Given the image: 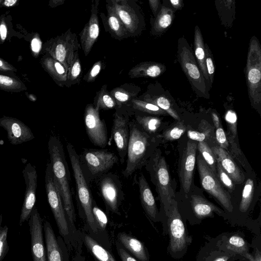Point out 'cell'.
<instances>
[{"instance_id":"6da1fadb","label":"cell","mask_w":261,"mask_h":261,"mask_svg":"<svg viewBox=\"0 0 261 261\" xmlns=\"http://www.w3.org/2000/svg\"><path fill=\"white\" fill-rule=\"evenodd\" d=\"M48 150L53 172L58 184L62 199L64 210L69 225L76 233L74 225L76 215L72 200L69 182L70 174L65 158L63 145L56 136H51L48 141Z\"/></svg>"},{"instance_id":"7a4b0ae2","label":"cell","mask_w":261,"mask_h":261,"mask_svg":"<svg viewBox=\"0 0 261 261\" xmlns=\"http://www.w3.org/2000/svg\"><path fill=\"white\" fill-rule=\"evenodd\" d=\"M129 129L126 164L122 171L123 175L126 178L146 163L152 146V139L134 119L129 121Z\"/></svg>"},{"instance_id":"3957f363","label":"cell","mask_w":261,"mask_h":261,"mask_svg":"<svg viewBox=\"0 0 261 261\" xmlns=\"http://www.w3.org/2000/svg\"><path fill=\"white\" fill-rule=\"evenodd\" d=\"M66 147L75 181L79 205L90 229L93 232L97 233L98 229L92 211L94 199L82 169L79 155L71 144L67 143Z\"/></svg>"},{"instance_id":"277c9868","label":"cell","mask_w":261,"mask_h":261,"mask_svg":"<svg viewBox=\"0 0 261 261\" xmlns=\"http://www.w3.org/2000/svg\"><path fill=\"white\" fill-rule=\"evenodd\" d=\"M45 187L48 204L55 219L60 236L65 244L71 242L72 231L66 216L58 184L51 164L48 163L45 172Z\"/></svg>"},{"instance_id":"5b68a950","label":"cell","mask_w":261,"mask_h":261,"mask_svg":"<svg viewBox=\"0 0 261 261\" xmlns=\"http://www.w3.org/2000/svg\"><path fill=\"white\" fill-rule=\"evenodd\" d=\"M249 98L252 106L259 108L261 103V48L258 39L252 36L249 42L245 68Z\"/></svg>"},{"instance_id":"8992f818","label":"cell","mask_w":261,"mask_h":261,"mask_svg":"<svg viewBox=\"0 0 261 261\" xmlns=\"http://www.w3.org/2000/svg\"><path fill=\"white\" fill-rule=\"evenodd\" d=\"M177 57L182 71L199 97L208 98L209 89L197 64L191 47L184 37L178 40Z\"/></svg>"},{"instance_id":"52a82bcc","label":"cell","mask_w":261,"mask_h":261,"mask_svg":"<svg viewBox=\"0 0 261 261\" xmlns=\"http://www.w3.org/2000/svg\"><path fill=\"white\" fill-rule=\"evenodd\" d=\"M152 182L155 185L159 199L167 215L174 194L171 186L170 175L164 156L154 154L146 163Z\"/></svg>"},{"instance_id":"ba28073f","label":"cell","mask_w":261,"mask_h":261,"mask_svg":"<svg viewBox=\"0 0 261 261\" xmlns=\"http://www.w3.org/2000/svg\"><path fill=\"white\" fill-rule=\"evenodd\" d=\"M79 156L87 180L100 177L119 161L118 158L114 152L106 150L86 149Z\"/></svg>"},{"instance_id":"9c48e42d","label":"cell","mask_w":261,"mask_h":261,"mask_svg":"<svg viewBox=\"0 0 261 261\" xmlns=\"http://www.w3.org/2000/svg\"><path fill=\"white\" fill-rule=\"evenodd\" d=\"M80 48L81 46L77 36L71 29L48 40L44 44L46 54L61 63L67 70Z\"/></svg>"},{"instance_id":"30bf717a","label":"cell","mask_w":261,"mask_h":261,"mask_svg":"<svg viewBox=\"0 0 261 261\" xmlns=\"http://www.w3.org/2000/svg\"><path fill=\"white\" fill-rule=\"evenodd\" d=\"M125 28L129 37L140 34L144 28V18L141 8L134 0H107Z\"/></svg>"},{"instance_id":"8fae6325","label":"cell","mask_w":261,"mask_h":261,"mask_svg":"<svg viewBox=\"0 0 261 261\" xmlns=\"http://www.w3.org/2000/svg\"><path fill=\"white\" fill-rule=\"evenodd\" d=\"M168 216L169 250L172 255L183 253L192 241L178 211L175 200H172Z\"/></svg>"},{"instance_id":"7c38bea8","label":"cell","mask_w":261,"mask_h":261,"mask_svg":"<svg viewBox=\"0 0 261 261\" xmlns=\"http://www.w3.org/2000/svg\"><path fill=\"white\" fill-rule=\"evenodd\" d=\"M197 166L202 188L227 211L231 212L233 206L229 193L221 186L217 176L209 168L200 155L197 157Z\"/></svg>"},{"instance_id":"4fadbf2b","label":"cell","mask_w":261,"mask_h":261,"mask_svg":"<svg viewBox=\"0 0 261 261\" xmlns=\"http://www.w3.org/2000/svg\"><path fill=\"white\" fill-rule=\"evenodd\" d=\"M98 187L108 208L119 214V206L123 199V193L118 176L112 173L103 174L99 177Z\"/></svg>"},{"instance_id":"5bb4252c","label":"cell","mask_w":261,"mask_h":261,"mask_svg":"<svg viewBox=\"0 0 261 261\" xmlns=\"http://www.w3.org/2000/svg\"><path fill=\"white\" fill-rule=\"evenodd\" d=\"M84 121L87 134L91 142L101 148L108 143L106 126L99 116V110L93 104L87 105L84 112Z\"/></svg>"},{"instance_id":"9a60e30c","label":"cell","mask_w":261,"mask_h":261,"mask_svg":"<svg viewBox=\"0 0 261 261\" xmlns=\"http://www.w3.org/2000/svg\"><path fill=\"white\" fill-rule=\"evenodd\" d=\"M22 174L25 185V191L20 215V226L29 220L35 207L38 179L35 167L30 163H28L22 170Z\"/></svg>"},{"instance_id":"2e32d148","label":"cell","mask_w":261,"mask_h":261,"mask_svg":"<svg viewBox=\"0 0 261 261\" xmlns=\"http://www.w3.org/2000/svg\"><path fill=\"white\" fill-rule=\"evenodd\" d=\"M110 141L114 142L120 162L123 164L127 155L129 137V114L117 111L114 114Z\"/></svg>"},{"instance_id":"e0dca14e","label":"cell","mask_w":261,"mask_h":261,"mask_svg":"<svg viewBox=\"0 0 261 261\" xmlns=\"http://www.w3.org/2000/svg\"><path fill=\"white\" fill-rule=\"evenodd\" d=\"M28 221L33 260L46 261V248L43 236V220L36 207L33 210Z\"/></svg>"},{"instance_id":"ac0fdd59","label":"cell","mask_w":261,"mask_h":261,"mask_svg":"<svg viewBox=\"0 0 261 261\" xmlns=\"http://www.w3.org/2000/svg\"><path fill=\"white\" fill-rule=\"evenodd\" d=\"M99 0L92 1L90 18L79 34L80 43L85 56L90 53L99 35Z\"/></svg>"},{"instance_id":"d6986e66","label":"cell","mask_w":261,"mask_h":261,"mask_svg":"<svg viewBox=\"0 0 261 261\" xmlns=\"http://www.w3.org/2000/svg\"><path fill=\"white\" fill-rule=\"evenodd\" d=\"M46 261H69L68 250L61 236L56 237L50 223L43 224Z\"/></svg>"},{"instance_id":"ffe728a7","label":"cell","mask_w":261,"mask_h":261,"mask_svg":"<svg viewBox=\"0 0 261 261\" xmlns=\"http://www.w3.org/2000/svg\"><path fill=\"white\" fill-rule=\"evenodd\" d=\"M0 127L5 129L7 138L12 145H18L35 138L30 128L18 119L3 116L0 118Z\"/></svg>"},{"instance_id":"44dd1931","label":"cell","mask_w":261,"mask_h":261,"mask_svg":"<svg viewBox=\"0 0 261 261\" xmlns=\"http://www.w3.org/2000/svg\"><path fill=\"white\" fill-rule=\"evenodd\" d=\"M196 144L188 141L183 152L179 170L182 189L186 194L190 190L196 162Z\"/></svg>"},{"instance_id":"7402d4cb","label":"cell","mask_w":261,"mask_h":261,"mask_svg":"<svg viewBox=\"0 0 261 261\" xmlns=\"http://www.w3.org/2000/svg\"><path fill=\"white\" fill-rule=\"evenodd\" d=\"M138 184L141 203L145 213L152 221H159V212L154 196L142 173L138 177Z\"/></svg>"},{"instance_id":"603a6c76","label":"cell","mask_w":261,"mask_h":261,"mask_svg":"<svg viewBox=\"0 0 261 261\" xmlns=\"http://www.w3.org/2000/svg\"><path fill=\"white\" fill-rule=\"evenodd\" d=\"M212 149L216 160L232 180L238 184L242 183L244 180V176L227 152L218 146L214 147Z\"/></svg>"},{"instance_id":"cb8c5ba5","label":"cell","mask_w":261,"mask_h":261,"mask_svg":"<svg viewBox=\"0 0 261 261\" xmlns=\"http://www.w3.org/2000/svg\"><path fill=\"white\" fill-rule=\"evenodd\" d=\"M106 8L107 16H105L103 13H100L106 31L108 32L112 37L118 40L129 37V35L123 24L107 4H106Z\"/></svg>"},{"instance_id":"d4e9b609","label":"cell","mask_w":261,"mask_h":261,"mask_svg":"<svg viewBox=\"0 0 261 261\" xmlns=\"http://www.w3.org/2000/svg\"><path fill=\"white\" fill-rule=\"evenodd\" d=\"M166 70L165 66L160 63L145 61L138 63L128 71L130 78L156 77Z\"/></svg>"},{"instance_id":"484cf974","label":"cell","mask_w":261,"mask_h":261,"mask_svg":"<svg viewBox=\"0 0 261 261\" xmlns=\"http://www.w3.org/2000/svg\"><path fill=\"white\" fill-rule=\"evenodd\" d=\"M42 67L59 86H65L67 70L60 62L46 54L40 60Z\"/></svg>"},{"instance_id":"4316f807","label":"cell","mask_w":261,"mask_h":261,"mask_svg":"<svg viewBox=\"0 0 261 261\" xmlns=\"http://www.w3.org/2000/svg\"><path fill=\"white\" fill-rule=\"evenodd\" d=\"M191 203L195 216L200 219L213 217L214 213L222 215L224 212L214 204L199 195L191 196Z\"/></svg>"},{"instance_id":"83f0119b","label":"cell","mask_w":261,"mask_h":261,"mask_svg":"<svg viewBox=\"0 0 261 261\" xmlns=\"http://www.w3.org/2000/svg\"><path fill=\"white\" fill-rule=\"evenodd\" d=\"M141 89L137 85L133 84H124L113 89L110 94L116 101L118 108L122 106L129 105L131 101L136 98Z\"/></svg>"},{"instance_id":"f1b7e54d","label":"cell","mask_w":261,"mask_h":261,"mask_svg":"<svg viewBox=\"0 0 261 261\" xmlns=\"http://www.w3.org/2000/svg\"><path fill=\"white\" fill-rule=\"evenodd\" d=\"M120 244L140 261H149L147 251L144 244L136 238L122 232L118 234Z\"/></svg>"},{"instance_id":"f546056e","label":"cell","mask_w":261,"mask_h":261,"mask_svg":"<svg viewBox=\"0 0 261 261\" xmlns=\"http://www.w3.org/2000/svg\"><path fill=\"white\" fill-rule=\"evenodd\" d=\"M194 50L196 61L210 90L208 76L205 66V45L200 29L197 25L194 30Z\"/></svg>"},{"instance_id":"4dcf8cb0","label":"cell","mask_w":261,"mask_h":261,"mask_svg":"<svg viewBox=\"0 0 261 261\" xmlns=\"http://www.w3.org/2000/svg\"><path fill=\"white\" fill-rule=\"evenodd\" d=\"M173 18V10L165 5H162L157 15L151 20V33L158 35L163 33L171 24Z\"/></svg>"},{"instance_id":"1f68e13d","label":"cell","mask_w":261,"mask_h":261,"mask_svg":"<svg viewBox=\"0 0 261 261\" xmlns=\"http://www.w3.org/2000/svg\"><path fill=\"white\" fill-rule=\"evenodd\" d=\"M220 248L225 252L238 254L244 257L249 253V250L247 241L243 237L237 234L223 239Z\"/></svg>"},{"instance_id":"d6a6232c","label":"cell","mask_w":261,"mask_h":261,"mask_svg":"<svg viewBox=\"0 0 261 261\" xmlns=\"http://www.w3.org/2000/svg\"><path fill=\"white\" fill-rule=\"evenodd\" d=\"M83 238L86 246L97 261H116L108 251L90 236L83 233Z\"/></svg>"},{"instance_id":"836d02e7","label":"cell","mask_w":261,"mask_h":261,"mask_svg":"<svg viewBox=\"0 0 261 261\" xmlns=\"http://www.w3.org/2000/svg\"><path fill=\"white\" fill-rule=\"evenodd\" d=\"M141 100L153 104L169 114L176 120L180 118L174 109L172 107L169 100L164 95H157L147 92L142 96Z\"/></svg>"},{"instance_id":"e575fe53","label":"cell","mask_w":261,"mask_h":261,"mask_svg":"<svg viewBox=\"0 0 261 261\" xmlns=\"http://www.w3.org/2000/svg\"><path fill=\"white\" fill-rule=\"evenodd\" d=\"M94 107L100 110L118 109V106L107 90V85H103L96 93L93 103Z\"/></svg>"},{"instance_id":"d590c367","label":"cell","mask_w":261,"mask_h":261,"mask_svg":"<svg viewBox=\"0 0 261 261\" xmlns=\"http://www.w3.org/2000/svg\"><path fill=\"white\" fill-rule=\"evenodd\" d=\"M134 120L141 129L149 135L155 133L161 124L160 119L154 116L136 114Z\"/></svg>"},{"instance_id":"8d00e7d4","label":"cell","mask_w":261,"mask_h":261,"mask_svg":"<svg viewBox=\"0 0 261 261\" xmlns=\"http://www.w3.org/2000/svg\"><path fill=\"white\" fill-rule=\"evenodd\" d=\"M82 67L79 52H76L72 61L67 73V80L65 86H71L79 84L82 76Z\"/></svg>"},{"instance_id":"74e56055","label":"cell","mask_w":261,"mask_h":261,"mask_svg":"<svg viewBox=\"0 0 261 261\" xmlns=\"http://www.w3.org/2000/svg\"><path fill=\"white\" fill-rule=\"evenodd\" d=\"M0 89L12 92H19L25 90L27 87L18 77L0 73Z\"/></svg>"},{"instance_id":"f35d334b","label":"cell","mask_w":261,"mask_h":261,"mask_svg":"<svg viewBox=\"0 0 261 261\" xmlns=\"http://www.w3.org/2000/svg\"><path fill=\"white\" fill-rule=\"evenodd\" d=\"M129 105L135 110L154 115H163L167 113L158 106L140 99H133Z\"/></svg>"},{"instance_id":"ab89813d","label":"cell","mask_w":261,"mask_h":261,"mask_svg":"<svg viewBox=\"0 0 261 261\" xmlns=\"http://www.w3.org/2000/svg\"><path fill=\"white\" fill-rule=\"evenodd\" d=\"M254 193V182L251 178L246 181L242 192L239 209L241 212H246L251 203Z\"/></svg>"},{"instance_id":"60d3db41","label":"cell","mask_w":261,"mask_h":261,"mask_svg":"<svg viewBox=\"0 0 261 261\" xmlns=\"http://www.w3.org/2000/svg\"><path fill=\"white\" fill-rule=\"evenodd\" d=\"M198 149L201 154L204 161L212 171L217 175V161L216 156L211 148L205 142H200L198 144Z\"/></svg>"},{"instance_id":"b9f144b4","label":"cell","mask_w":261,"mask_h":261,"mask_svg":"<svg viewBox=\"0 0 261 261\" xmlns=\"http://www.w3.org/2000/svg\"><path fill=\"white\" fill-rule=\"evenodd\" d=\"M93 217L98 230L104 231L108 224V219L106 214L96 205L93 200L92 205Z\"/></svg>"},{"instance_id":"7bdbcfd3","label":"cell","mask_w":261,"mask_h":261,"mask_svg":"<svg viewBox=\"0 0 261 261\" xmlns=\"http://www.w3.org/2000/svg\"><path fill=\"white\" fill-rule=\"evenodd\" d=\"M205 66L209 80V88L212 87L214 81L215 66L211 51L208 45L205 44Z\"/></svg>"},{"instance_id":"ee69618b","label":"cell","mask_w":261,"mask_h":261,"mask_svg":"<svg viewBox=\"0 0 261 261\" xmlns=\"http://www.w3.org/2000/svg\"><path fill=\"white\" fill-rule=\"evenodd\" d=\"M186 130L185 125L180 122L178 123L163 134V137L167 140L173 141L179 139Z\"/></svg>"},{"instance_id":"f6af8a7d","label":"cell","mask_w":261,"mask_h":261,"mask_svg":"<svg viewBox=\"0 0 261 261\" xmlns=\"http://www.w3.org/2000/svg\"><path fill=\"white\" fill-rule=\"evenodd\" d=\"M8 227L5 225L0 229V261H2L8 253L9 246L8 243L7 237Z\"/></svg>"},{"instance_id":"bcb514c9","label":"cell","mask_w":261,"mask_h":261,"mask_svg":"<svg viewBox=\"0 0 261 261\" xmlns=\"http://www.w3.org/2000/svg\"><path fill=\"white\" fill-rule=\"evenodd\" d=\"M216 168L217 175L219 181H221L226 188L232 190L234 189L233 181L225 171L222 168L217 161Z\"/></svg>"},{"instance_id":"7dc6e473","label":"cell","mask_w":261,"mask_h":261,"mask_svg":"<svg viewBox=\"0 0 261 261\" xmlns=\"http://www.w3.org/2000/svg\"><path fill=\"white\" fill-rule=\"evenodd\" d=\"M103 63L101 61H98L95 62L84 76L83 80L87 83L93 82L100 72Z\"/></svg>"},{"instance_id":"c3c4849f","label":"cell","mask_w":261,"mask_h":261,"mask_svg":"<svg viewBox=\"0 0 261 261\" xmlns=\"http://www.w3.org/2000/svg\"><path fill=\"white\" fill-rule=\"evenodd\" d=\"M225 119L228 127L234 136L237 133V116L236 113L232 110H228L225 116Z\"/></svg>"},{"instance_id":"681fc988","label":"cell","mask_w":261,"mask_h":261,"mask_svg":"<svg viewBox=\"0 0 261 261\" xmlns=\"http://www.w3.org/2000/svg\"><path fill=\"white\" fill-rule=\"evenodd\" d=\"M216 140L218 143L220 145V147L222 148L223 149L226 148L228 145V143L226 139L225 133L221 125L216 127Z\"/></svg>"},{"instance_id":"f907efd6","label":"cell","mask_w":261,"mask_h":261,"mask_svg":"<svg viewBox=\"0 0 261 261\" xmlns=\"http://www.w3.org/2000/svg\"><path fill=\"white\" fill-rule=\"evenodd\" d=\"M233 254L222 252L216 253L215 255H212L207 257L204 261H227Z\"/></svg>"},{"instance_id":"816d5d0a","label":"cell","mask_w":261,"mask_h":261,"mask_svg":"<svg viewBox=\"0 0 261 261\" xmlns=\"http://www.w3.org/2000/svg\"><path fill=\"white\" fill-rule=\"evenodd\" d=\"M116 246L118 253L122 261H138L124 249L121 244L118 242L116 243Z\"/></svg>"},{"instance_id":"f5cc1de1","label":"cell","mask_w":261,"mask_h":261,"mask_svg":"<svg viewBox=\"0 0 261 261\" xmlns=\"http://www.w3.org/2000/svg\"><path fill=\"white\" fill-rule=\"evenodd\" d=\"M187 135L190 139L197 141L199 142H203L206 138L205 134L191 130H188Z\"/></svg>"},{"instance_id":"db71d44e","label":"cell","mask_w":261,"mask_h":261,"mask_svg":"<svg viewBox=\"0 0 261 261\" xmlns=\"http://www.w3.org/2000/svg\"><path fill=\"white\" fill-rule=\"evenodd\" d=\"M31 47L32 51L38 54L42 49V42L39 37H35L31 41Z\"/></svg>"},{"instance_id":"11a10c76","label":"cell","mask_w":261,"mask_h":261,"mask_svg":"<svg viewBox=\"0 0 261 261\" xmlns=\"http://www.w3.org/2000/svg\"><path fill=\"white\" fill-rule=\"evenodd\" d=\"M0 71L5 72H13L16 69L12 65L0 58Z\"/></svg>"},{"instance_id":"9f6ffc18","label":"cell","mask_w":261,"mask_h":261,"mask_svg":"<svg viewBox=\"0 0 261 261\" xmlns=\"http://www.w3.org/2000/svg\"><path fill=\"white\" fill-rule=\"evenodd\" d=\"M149 5L150 8L152 11V12L153 14L154 17H155L159 11L160 10L161 8H160V1L159 0H149L148 1Z\"/></svg>"},{"instance_id":"6f0895ef","label":"cell","mask_w":261,"mask_h":261,"mask_svg":"<svg viewBox=\"0 0 261 261\" xmlns=\"http://www.w3.org/2000/svg\"><path fill=\"white\" fill-rule=\"evenodd\" d=\"M245 257L249 261H261L260 252L256 249L254 255L248 253L245 255Z\"/></svg>"},{"instance_id":"680465c9","label":"cell","mask_w":261,"mask_h":261,"mask_svg":"<svg viewBox=\"0 0 261 261\" xmlns=\"http://www.w3.org/2000/svg\"><path fill=\"white\" fill-rule=\"evenodd\" d=\"M7 35V28L5 23L0 24V37L2 40H5Z\"/></svg>"},{"instance_id":"91938a15","label":"cell","mask_w":261,"mask_h":261,"mask_svg":"<svg viewBox=\"0 0 261 261\" xmlns=\"http://www.w3.org/2000/svg\"><path fill=\"white\" fill-rule=\"evenodd\" d=\"M169 2L172 7L175 10L180 9L183 6V2L181 0H170Z\"/></svg>"},{"instance_id":"94428289","label":"cell","mask_w":261,"mask_h":261,"mask_svg":"<svg viewBox=\"0 0 261 261\" xmlns=\"http://www.w3.org/2000/svg\"><path fill=\"white\" fill-rule=\"evenodd\" d=\"M65 0H53L49 2V5L53 7H56L64 4Z\"/></svg>"},{"instance_id":"6125c7cd","label":"cell","mask_w":261,"mask_h":261,"mask_svg":"<svg viewBox=\"0 0 261 261\" xmlns=\"http://www.w3.org/2000/svg\"><path fill=\"white\" fill-rule=\"evenodd\" d=\"M212 118L216 127L221 125L220 119L216 113H212Z\"/></svg>"},{"instance_id":"be15d7a7","label":"cell","mask_w":261,"mask_h":261,"mask_svg":"<svg viewBox=\"0 0 261 261\" xmlns=\"http://www.w3.org/2000/svg\"><path fill=\"white\" fill-rule=\"evenodd\" d=\"M17 2V0H6L3 2V5L7 7L14 6Z\"/></svg>"},{"instance_id":"e7e4bbea","label":"cell","mask_w":261,"mask_h":261,"mask_svg":"<svg viewBox=\"0 0 261 261\" xmlns=\"http://www.w3.org/2000/svg\"><path fill=\"white\" fill-rule=\"evenodd\" d=\"M73 261H85L84 258L80 255H77L73 259Z\"/></svg>"},{"instance_id":"03108f58","label":"cell","mask_w":261,"mask_h":261,"mask_svg":"<svg viewBox=\"0 0 261 261\" xmlns=\"http://www.w3.org/2000/svg\"><path fill=\"white\" fill-rule=\"evenodd\" d=\"M2 220H3V217H2V215L1 214H0V229L2 227L1 225H2Z\"/></svg>"},{"instance_id":"003e7915","label":"cell","mask_w":261,"mask_h":261,"mask_svg":"<svg viewBox=\"0 0 261 261\" xmlns=\"http://www.w3.org/2000/svg\"><path fill=\"white\" fill-rule=\"evenodd\" d=\"M2 2V1H0V2Z\"/></svg>"}]
</instances>
